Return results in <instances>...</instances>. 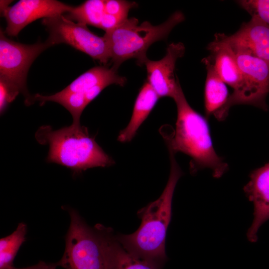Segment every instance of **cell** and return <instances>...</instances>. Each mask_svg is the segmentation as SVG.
Listing matches in <instances>:
<instances>
[{
    "label": "cell",
    "mask_w": 269,
    "mask_h": 269,
    "mask_svg": "<svg viewBox=\"0 0 269 269\" xmlns=\"http://www.w3.org/2000/svg\"><path fill=\"white\" fill-rule=\"evenodd\" d=\"M169 151L170 174L162 193L157 200L139 210L141 222L136 231L116 236L128 252L153 269H162L167 260L165 239L171 220L172 197L177 181L183 174L175 160V153Z\"/></svg>",
    "instance_id": "1"
},
{
    "label": "cell",
    "mask_w": 269,
    "mask_h": 269,
    "mask_svg": "<svg viewBox=\"0 0 269 269\" xmlns=\"http://www.w3.org/2000/svg\"><path fill=\"white\" fill-rule=\"evenodd\" d=\"M173 99L177 111L175 130L172 133L163 129L162 132L168 148L175 153L182 152L191 158L192 174L208 168L214 177H221L229 167L213 147L206 119L189 105L179 83Z\"/></svg>",
    "instance_id": "2"
},
{
    "label": "cell",
    "mask_w": 269,
    "mask_h": 269,
    "mask_svg": "<svg viewBox=\"0 0 269 269\" xmlns=\"http://www.w3.org/2000/svg\"><path fill=\"white\" fill-rule=\"evenodd\" d=\"M35 137L41 144L49 145L47 161L81 172L95 167H107L115 161L98 144L95 138L80 124L53 131L49 126L40 127Z\"/></svg>",
    "instance_id": "3"
},
{
    "label": "cell",
    "mask_w": 269,
    "mask_h": 269,
    "mask_svg": "<svg viewBox=\"0 0 269 269\" xmlns=\"http://www.w3.org/2000/svg\"><path fill=\"white\" fill-rule=\"evenodd\" d=\"M182 12L177 11L162 23L153 25L148 21L138 24L135 17L128 18L116 28L105 32L110 48L113 67L118 70L130 59H135L139 66L148 59L146 51L154 42L165 40L171 31L184 20Z\"/></svg>",
    "instance_id": "4"
},
{
    "label": "cell",
    "mask_w": 269,
    "mask_h": 269,
    "mask_svg": "<svg viewBox=\"0 0 269 269\" xmlns=\"http://www.w3.org/2000/svg\"><path fill=\"white\" fill-rule=\"evenodd\" d=\"M69 214L65 249L59 266L65 269H109L113 231L102 225L90 227L74 210H69Z\"/></svg>",
    "instance_id": "5"
},
{
    "label": "cell",
    "mask_w": 269,
    "mask_h": 269,
    "mask_svg": "<svg viewBox=\"0 0 269 269\" xmlns=\"http://www.w3.org/2000/svg\"><path fill=\"white\" fill-rule=\"evenodd\" d=\"M117 71L113 67H93L60 92L50 96L37 94L33 98V101H39L40 105L47 101L57 103L70 113L73 123L79 124L83 110L105 88L112 84L125 85L126 78L119 75Z\"/></svg>",
    "instance_id": "6"
},
{
    "label": "cell",
    "mask_w": 269,
    "mask_h": 269,
    "mask_svg": "<svg viewBox=\"0 0 269 269\" xmlns=\"http://www.w3.org/2000/svg\"><path fill=\"white\" fill-rule=\"evenodd\" d=\"M243 78L241 92L230 97L223 109L216 116L219 121L225 120L230 108L236 105L254 106L264 111L268 110L266 102L269 93V63L253 55L245 48L230 42Z\"/></svg>",
    "instance_id": "7"
},
{
    "label": "cell",
    "mask_w": 269,
    "mask_h": 269,
    "mask_svg": "<svg viewBox=\"0 0 269 269\" xmlns=\"http://www.w3.org/2000/svg\"><path fill=\"white\" fill-rule=\"evenodd\" d=\"M0 30V82L6 85L17 95L21 92L25 103L33 102L26 87V78L29 69L37 57L51 46L46 41L27 45L7 38Z\"/></svg>",
    "instance_id": "8"
},
{
    "label": "cell",
    "mask_w": 269,
    "mask_h": 269,
    "mask_svg": "<svg viewBox=\"0 0 269 269\" xmlns=\"http://www.w3.org/2000/svg\"><path fill=\"white\" fill-rule=\"evenodd\" d=\"M42 23L49 33L46 41L53 46L66 43L106 65L111 54L106 37L91 31L84 23L73 22L63 14L43 18Z\"/></svg>",
    "instance_id": "9"
},
{
    "label": "cell",
    "mask_w": 269,
    "mask_h": 269,
    "mask_svg": "<svg viewBox=\"0 0 269 269\" xmlns=\"http://www.w3.org/2000/svg\"><path fill=\"white\" fill-rule=\"evenodd\" d=\"M72 7L55 0H19L1 12L6 21L4 32L8 36H16L25 26L33 21L68 13Z\"/></svg>",
    "instance_id": "10"
},
{
    "label": "cell",
    "mask_w": 269,
    "mask_h": 269,
    "mask_svg": "<svg viewBox=\"0 0 269 269\" xmlns=\"http://www.w3.org/2000/svg\"><path fill=\"white\" fill-rule=\"evenodd\" d=\"M185 51L182 43H171L162 59L157 61L147 59L145 62L147 81L159 98L174 97L179 83L174 75L175 64L177 60L184 55Z\"/></svg>",
    "instance_id": "11"
},
{
    "label": "cell",
    "mask_w": 269,
    "mask_h": 269,
    "mask_svg": "<svg viewBox=\"0 0 269 269\" xmlns=\"http://www.w3.org/2000/svg\"><path fill=\"white\" fill-rule=\"evenodd\" d=\"M244 191L254 205V218L247 237L251 242L258 239V232L269 219V162L251 172Z\"/></svg>",
    "instance_id": "12"
},
{
    "label": "cell",
    "mask_w": 269,
    "mask_h": 269,
    "mask_svg": "<svg viewBox=\"0 0 269 269\" xmlns=\"http://www.w3.org/2000/svg\"><path fill=\"white\" fill-rule=\"evenodd\" d=\"M208 56L218 75L233 89L230 97L237 95L243 86V78L235 54L224 33H216L214 39L207 46Z\"/></svg>",
    "instance_id": "13"
},
{
    "label": "cell",
    "mask_w": 269,
    "mask_h": 269,
    "mask_svg": "<svg viewBox=\"0 0 269 269\" xmlns=\"http://www.w3.org/2000/svg\"><path fill=\"white\" fill-rule=\"evenodd\" d=\"M228 41L243 47L253 55L269 63V26L252 17L234 34L227 35Z\"/></svg>",
    "instance_id": "14"
},
{
    "label": "cell",
    "mask_w": 269,
    "mask_h": 269,
    "mask_svg": "<svg viewBox=\"0 0 269 269\" xmlns=\"http://www.w3.org/2000/svg\"><path fill=\"white\" fill-rule=\"evenodd\" d=\"M159 97L146 81L140 88L136 98L132 116L127 126L122 130L118 140L122 142L130 141L154 107Z\"/></svg>",
    "instance_id": "15"
},
{
    "label": "cell",
    "mask_w": 269,
    "mask_h": 269,
    "mask_svg": "<svg viewBox=\"0 0 269 269\" xmlns=\"http://www.w3.org/2000/svg\"><path fill=\"white\" fill-rule=\"evenodd\" d=\"M207 70L204 88V107L206 118L220 112L226 105L230 95L226 83L215 71L207 57L202 59Z\"/></svg>",
    "instance_id": "16"
},
{
    "label": "cell",
    "mask_w": 269,
    "mask_h": 269,
    "mask_svg": "<svg viewBox=\"0 0 269 269\" xmlns=\"http://www.w3.org/2000/svg\"><path fill=\"white\" fill-rule=\"evenodd\" d=\"M27 226L24 223L18 224L10 235L0 240V269L13 267V260L21 245L25 241Z\"/></svg>",
    "instance_id": "17"
},
{
    "label": "cell",
    "mask_w": 269,
    "mask_h": 269,
    "mask_svg": "<svg viewBox=\"0 0 269 269\" xmlns=\"http://www.w3.org/2000/svg\"><path fill=\"white\" fill-rule=\"evenodd\" d=\"M105 0H88L80 5L73 6L66 17L78 22L99 28L105 13Z\"/></svg>",
    "instance_id": "18"
},
{
    "label": "cell",
    "mask_w": 269,
    "mask_h": 269,
    "mask_svg": "<svg viewBox=\"0 0 269 269\" xmlns=\"http://www.w3.org/2000/svg\"><path fill=\"white\" fill-rule=\"evenodd\" d=\"M109 269H153L128 252L113 235L109 254Z\"/></svg>",
    "instance_id": "19"
},
{
    "label": "cell",
    "mask_w": 269,
    "mask_h": 269,
    "mask_svg": "<svg viewBox=\"0 0 269 269\" xmlns=\"http://www.w3.org/2000/svg\"><path fill=\"white\" fill-rule=\"evenodd\" d=\"M237 3L252 16L269 26V0H241Z\"/></svg>",
    "instance_id": "20"
},
{
    "label": "cell",
    "mask_w": 269,
    "mask_h": 269,
    "mask_svg": "<svg viewBox=\"0 0 269 269\" xmlns=\"http://www.w3.org/2000/svg\"><path fill=\"white\" fill-rule=\"evenodd\" d=\"M136 6L135 2L123 0H106L104 3L105 13L124 19L128 18L129 11Z\"/></svg>",
    "instance_id": "21"
},
{
    "label": "cell",
    "mask_w": 269,
    "mask_h": 269,
    "mask_svg": "<svg viewBox=\"0 0 269 269\" xmlns=\"http://www.w3.org/2000/svg\"><path fill=\"white\" fill-rule=\"evenodd\" d=\"M126 19L105 12L99 28L106 32L116 28Z\"/></svg>",
    "instance_id": "22"
},
{
    "label": "cell",
    "mask_w": 269,
    "mask_h": 269,
    "mask_svg": "<svg viewBox=\"0 0 269 269\" xmlns=\"http://www.w3.org/2000/svg\"><path fill=\"white\" fill-rule=\"evenodd\" d=\"M58 266H59L58 262L49 263L40 261L37 264L30 267L23 268H16L12 267L6 269H56Z\"/></svg>",
    "instance_id": "23"
}]
</instances>
